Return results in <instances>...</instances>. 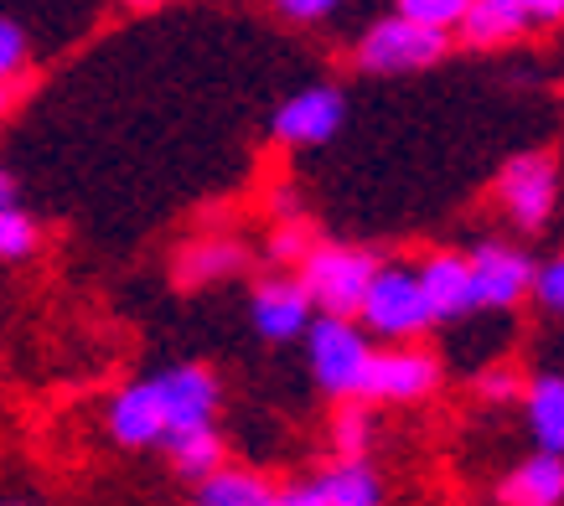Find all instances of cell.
Here are the masks:
<instances>
[{
  "instance_id": "9a60e30c",
  "label": "cell",
  "mask_w": 564,
  "mask_h": 506,
  "mask_svg": "<svg viewBox=\"0 0 564 506\" xmlns=\"http://www.w3.org/2000/svg\"><path fill=\"white\" fill-rule=\"evenodd\" d=\"M274 502H280V491L259 471H239V465H223L192 491V506H274Z\"/></svg>"
},
{
  "instance_id": "ba28073f",
  "label": "cell",
  "mask_w": 564,
  "mask_h": 506,
  "mask_svg": "<svg viewBox=\"0 0 564 506\" xmlns=\"http://www.w3.org/2000/svg\"><path fill=\"white\" fill-rule=\"evenodd\" d=\"M347 124V94L337 84H306L274 109L270 135L291 151H316Z\"/></svg>"
},
{
  "instance_id": "5b68a950",
  "label": "cell",
  "mask_w": 564,
  "mask_h": 506,
  "mask_svg": "<svg viewBox=\"0 0 564 506\" xmlns=\"http://www.w3.org/2000/svg\"><path fill=\"white\" fill-rule=\"evenodd\" d=\"M560 202V166L544 151H523L497 170V207L518 233H539Z\"/></svg>"
},
{
  "instance_id": "7c38bea8",
  "label": "cell",
  "mask_w": 564,
  "mask_h": 506,
  "mask_svg": "<svg viewBox=\"0 0 564 506\" xmlns=\"http://www.w3.org/2000/svg\"><path fill=\"white\" fill-rule=\"evenodd\" d=\"M104 429H109V439L124 444V450H151V444H166V419H161V404H155V393H151L145 377L109 398Z\"/></svg>"
},
{
  "instance_id": "f546056e",
  "label": "cell",
  "mask_w": 564,
  "mask_h": 506,
  "mask_svg": "<svg viewBox=\"0 0 564 506\" xmlns=\"http://www.w3.org/2000/svg\"><path fill=\"white\" fill-rule=\"evenodd\" d=\"M130 11H151V6H161V0H124Z\"/></svg>"
},
{
  "instance_id": "5bb4252c",
  "label": "cell",
  "mask_w": 564,
  "mask_h": 506,
  "mask_svg": "<svg viewBox=\"0 0 564 506\" xmlns=\"http://www.w3.org/2000/svg\"><path fill=\"white\" fill-rule=\"evenodd\" d=\"M523 419L539 450L564 455V372H539L523 393Z\"/></svg>"
},
{
  "instance_id": "30bf717a",
  "label": "cell",
  "mask_w": 564,
  "mask_h": 506,
  "mask_svg": "<svg viewBox=\"0 0 564 506\" xmlns=\"http://www.w3.org/2000/svg\"><path fill=\"white\" fill-rule=\"evenodd\" d=\"M441 388V362L420 346H383L373 352V367H368V383H362V398L368 404H420Z\"/></svg>"
},
{
  "instance_id": "7a4b0ae2",
  "label": "cell",
  "mask_w": 564,
  "mask_h": 506,
  "mask_svg": "<svg viewBox=\"0 0 564 506\" xmlns=\"http://www.w3.org/2000/svg\"><path fill=\"white\" fill-rule=\"evenodd\" d=\"M358 321L368 326V337L373 341L425 337L430 326H435V310H430V295H425L420 270L399 264V258H383V270H378L373 289H368V300H362Z\"/></svg>"
},
{
  "instance_id": "83f0119b",
  "label": "cell",
  "mask_w": 564,
  "mask_h": 506,
  "mask_svg": "<svg viewBox=\"0 0 564 506\" xmlns=\"http://www.w3.org/2000/svg\"><path fill=\"white\" fill-rule=\"evenodd\" d=\"M508 6H513L529 26H554V21H564V0H508Z\"/></svg>"
},
{
  "instance_id": "d4e9b609",
  "label": "cell",
  "mask_w": 564,
  "mask_h": 506,
  "mask_svg": "<svg viewBox=\"0 0 564 506\" xmlns=\"http://www.w3.org/2000/svg\"><path fill=\"white\" fill-rule=\"evenodd\" d=\"M311 249H316V243H311V233H306V222L301 218L280 222V228L270 233V258L274 264H306Z\"/></svg>"
},
{
  "instance_id": "f1b7e54d",
  "label": "cell",
  "mask_w": 564,
  "mask_h": 506,
  "mask_svg": "<svg viewBox=\"0 0 564 506\" xmlns=\"http://www.w3.org/2000/svg\"><path fill=\"white\" fill-rule=\"evenodd\" d=\"M274 506H332V502H326L322 481H295V486L280 491V502Z\"/></svg>"
},
{
  "instance_id": "4dcf8cb0",
  "label": "cell",
  "mask_w": 564,
  "mask_h": 506,
  "mask_svg": "<svg viewBox=\"0 0 564 506\" xmlns=\"http://www.w3.org/2000/svg\"><path fill=\"white\" fill-rule=\"evenodd\" d=\"M6 506H32V502H6Z\"/></svg>"
},
{
  "instance_id": "e0dca14e",
  "label": "cell",
  "mask_w": 564,
  "mask_h": 506,
  "mask_svg": "<svg viewBox=\"0 0 564 506\" xmlns=\"http://www.w3.org/2000/svg\"><path fill=\"white\" fill-rule=\"evenodd\" d=\"M326 491L332 506H383V475L373 471L368 455H352V460H332V471L316 475Z\"/></svg>"
},
{
  "instance_id": "9c48e42d",
  "label": "cell",
  "mask_w": 564,
  "mask_h": 506,
  "mask_svg": "<svg viewBox=\"0 0 564 506\" xmlns=\"http://www.w3.org/2000/svg\"><path fill=\"white\" fill-rule=\"evenodd\" d=\"M316 300L301 274H270L264 285H254L249 295V326L259 331V341L270 346H285V341H301L316 326Z\"/></svg>"
},
{
  "instance_id": "277c9868",
  "label": "cell",
  "mask_w": 564,
  "mask_h": 506,
  "mask_svg": "<svg viewBox=\"0 0 564 506\" xmlns=\"http://www.w3.org/2000/svg\"><path fill=\"white\" fill-rule=\"evenodd\" d=\"M451 47V32H435L425 21H410V16H383L373 21L368 32L358 36V47H352V63L362 73H373V78H399V73H425L435 68Z\"/></svg>"
},
{
  "instance_id": "d6986e66",
  "label": "cell",
  "mask_w": 564,
  "mask_h": 506,
  "mask_svg": "<svg viewBox=\"0 0 564 506\" xmlns=\"http://www.w3.org/2000/svg\"><path fill=\"white\" fill-rule=\"evenodd\" d=\"M523 32H529V21L518 16L508 0H477L462 21V36L471 47H502V42H513Z\"/></svg>"
},
{
  "instance_id": "603a6c76",
  "label": "cell",
  "mask_w": 564,
  "mask_h": 506,
  "mask_svg": "<svg viewBox=\"0 0 564 506\" xmlns=\"http://www.w3.org/2000/svg\"><path fill=\"white\" fill-rule=\"evenodd\" d=\"M471 393L481 404H513L518 393H529V383L518 377L513 362H487V367L471 372Z\"/></svg>"
},
{
  "instance_id": "2e32d148",
  "label": "cell",
  "mask_w": 564,
  "mask_h": 506,
  "mask_svg": "<svg viewBox=\"0 0 564 506\" xmlns=\"http://www.w3.org/2000/svg\"><path fill=\"white\" fill-rule=\"evenodd\" d=\"M243 264H249V258H243L239 243H228V238H203V243L182 249V258H176V285H187V289L218 285V279H234Z\"/></svg>"
},
{
  "instance_id": "ffe728a7",
  "label": "cell",
  "mask_w": 564,
  "mask_h": 506,
  "mask_svg": "<svg viewBox=\"0 0 564 506\" xmlns=\"http://www.w3.org/2000/svg\"><path fill=\"white\" fill-rule=\"evenodd\" d=\"M36 253V222L32 212L17 202V182H11V170L0 176V258H11V264H21V258H32Z\"/></svg>"
},
{
  "instance_id": "52a82bcc",
  "label": "cell",
  "mask_w": 564,
  "mask_h": 506,
  "mask_svg": "<svg viewBox=\"0 0 564 506\" xmlns=\"http://www.w3.org/2000/svg\"><path fill=\"white\" fill-rule=\"evenodd\" d=\"M161 404V419H166V439L182 435V429H203V424L218 419V404H223V388L218 377L197 362H176V367H161L145 377Z\"/></svg>"
},
{
  "instance_id": "8992f818",
  "label": "cell",
  "mask_w": 564,
  "mask_h": 506,
  "mask_svg": "<svg viewBox=\"0 0 564 506\" xmlns=\"http://www.w3.org/2000/svg\"><path fill=\"white\" fill-rule=\"evenodd\" d=\"M471 258V279H477V310H492V316H513L523 300H533V279H539V264L518 243H477L466 253Z\"/></svg>"
},
{
  "instance_id": "8fae6325",
  "label": "cell",
  "mask_w": 564,
  "mask_h": 506,
  "mask_svg": "<svg viewBox=\"0 0 564 506\" xmlns=\"http://www.w3.org/2000/svg\"><path fill=\"white\" fill-rule=\"evenodd\" d=\"M420 279H425L435 326L477 316V279H471V258L466 253H430V258H420Z\"/></svg>"
},
{
  "instance_id": "6da1fadb",
  "label": "cell",
  "mask_w": 564,
  "mask_h": 506,
  "mask_svg": "<svg viewBox=\"0 0 564 506\" xmlns=\"http://www.w3.org/2000/svg\"><path fill=\"white\" fill-rule=\"evenodd\" d=\"M306 362L311 377L326 398H362L368 367H373V337L358 316H316V326L306 331Z\"/></svg>"
},
{
  "instance_id": "ac0fdd59",
  "label": "cell",
  "mask_w": 564,
  "mask_h": 506,
  "mask_svg": "<svg viewBox=\"0 0 564 506\" xmlns=\"http://www.w3.org/2000/svg\"><path fill=\"white\" fill-rule=\"evenodd\" d=\"M166 460H172V471L182 475V481H207L213 471H223V435L213 429V424H203V429H182V435H172L166 444Z\"/></svg>"
},
{
  "instance_id": "cb8c5ba5",
  "label": "cell",
  "mask_w": 564,
  "mask_h": 506,
  "mask_svg": "<svg viewBox=\"0 0 564 506\" xmlns=\"http://www.w3.org/2000/svg\"><path fill=\"white\" fill-rule=\"evenodd\" d=\"M21 73H26V32L17 16H6L0 21V84L17 88Z\"/></svg>"
},
{
  "instance_id": "3957f363",
  "label": "cell",
  "mask_w": 564,
  "mask_h": 506,
  "mask_svg": "<svg viewBox=\"0 0 564 506\" xmlns=\"http://www.w3.org/2000/svg\"><path fill=\"white\" fill-rule=\"evenodd\" d=\"M378 270H383V258L373 249H358V243H316L311 258L301 264V279H306L311 300H316L322 316H358Z\"/></svg>"
},
{
  "instance_id": "7402d4cb",
  "label": "cell",
  "mask_w": 564,
  "mask_h": 506,
  "mask_svg": "<svg viewBox=\"0 0 564 506\" xmlns=\"http://www.w3.org/2000/svg\"><path fill=\"white\" fill-rule=\"evenodd\" d=\"M477 0H393V11L410 21H425L435 32H462L466 11H471Z\"/></svg>"
},
{
  "instance_id": "484cf974",
  "label": "cell",
  "mask_w": 564,
  "mask_h": 506,
  "mask_svg": "<svg viewBox=\"0 0 564 506\" xmlns=\"http://www.w3.org/2000/svg\"><path fill=\"white\" fill-rule=\"evenodd\" d=\"M533 305H539L544 316H564V253L539 264V279H533Z\"/></svg>"
},
{
  "instance_id": "4316f807",
  "label": "cell",
  "mask_w": 564,
  "mask_h": 506,
  "mask_svg": "<svg viewBox=\"0 0 564 506\" xmlns=\"http://www.w3.org/2000/svg\"><path fill=\"white\" fill-rule=\"evenodd\" d=\"M270 6L295 26H316V21H332L343 11V0H270Z\"/></svg>"
},
{
  "instance_id": "4fadbf2b",
  "label": "cell",
  "mask_w": 564,
  "mask_h": 506,
  "mask_svg": "<svg viewBox=\"0 0 564 506\" xmlns=\"http://www.w3.org/2000/svg\"><path fill=\"white\" fill-rule=\"evenodd\" d=\"M497 502L502 506H564V455L533 450L523 465H513V471L502 475Z\"/></svg>"
},
{
  "instance_id": "44dd1931",
  "label": "cell",
  "mask_w": 564,
  "mask_h": 506,
  "mask_svg": "<svg viewBox=\"0 0 564 506\" xmlns=\"http://www.w3.org/2000/svg\"><path fill=\"white\" fill-rule=\"evenodd\" d=\"M368 444H373L368 398H347V404L337 408V419H332V450L343 460H352V455H368Z\"/></svg>"
}]
</instances>
